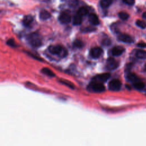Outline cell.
<instances>
[{"mask_svg":"<svg viewBox=\"0 0 146 146\" xmlns=\"http://www.w3.org/2000/svg\"><path fill=\"white\" fill-rule=\"evenodd\" d=\"M137 46L141 47V48H146V43L144 42H139L137 44Z\"/></svg>","mask_w":146,"mask_h":146,"instance_id":"cell-30","label":"cell"},{"mask_svg":"<svg viewBox=\"0 0 146 146\" xmlns=\"http://www.w3.org/2000/svg\"><path fill=\"white\" fill-rule=\"evenodd\" d=\"M136 56L139 59H145L146 58V51L139 50H137L136 52Z\"/></svg>","mask_w":146,"mask_h":146,"instance_id":"cell-18","label":"cell"},{"mask_svg":"<svg viewBox=\"0 0 146 146\" xmlns=\"http://www.w3.org/2000/svg\"><path fill=\"white\" fill-rule=\"evenodd\" d=\"M111 43V42L110 40V39H108V38H106V39H104V40H103L102 41V44L105 45V46H109L110 45Z\"/></svg>","mask_w":146,"mask_h":146,"instance_id":"cell-28","label":"cell"},{"mask_svg":"<svg viewBox=\"0 0 146 146\" xmlns=\"http://www.w3.org/2000/svg\"><path fill=\"white\" fill-rule=\"evenodd\" d=\"M133 87L137 90H141L144 87V84L142 82L138 80L133 83Z\"/></svg>","mask_w":146,"mask_h":146,"instance_id":"cell-20","label":"cell"},{"mask_svg":"<svg viewBox=\"0 0 146 146\" xmlns=\"http://www.w3.org/2000/svg\"><path fill=\"white\" fill-rule=\"evenodd\" d=\"M33 21H34V19L31 15H26L23 18V21H22L23 25L26 27H29L32 24Z\"/></svg>","mask_w":146,"mask_h":146,"instance_id":"cell-12","label":"cell"},{"mask_svg":"<svg viewBox=\"0 0 146 146\" xmlns=\"http://www.w3.org/2000/svg\"><path fill=\"white\" fill-rule=\"evenodd\" d=\"M73 45L76 48H80L83 47V43L79 39H75L73 42Z\"/></svg>","mask_w":146,"mask_h":146,"instance_id":"cell-21","label":"cell"},{"mask_svg":"<svg viewBox=\"0 0 146 146\" xmlns=\"http://www.w3.org/2000/svg\"><path fill=\"white\" fill-rule=\"evenodd\" d=\"M118 15L119 18L122 20H127L129 18V14L124 11H121L119 13Z\"/></svg>","mask_w":146,"mask_h":146,"instance_id":"cell-22","label":"cell"},{"mask_svg":"<svg viewBox=\"0 0 146 146\" xmlns=\"http://www.w3.org/2000/svg\"><path fill=\"white\" fill-rule=\"evenodd\" d=\"M136 25L141 29H145L146 27V23L140 19H138L136 21Z\"/></svg>","mask_w":146,"mask_h":146,"instance_id":"cell-23","label":"cell"},{"mask_svg":"<svg viewBox=\"0 0 146 146\" xmlns=\"http://www.w3.org/2000/svg\"><path fill=\"white\" fill-rule=\"evenodd\" d=\"M96 29L92 27H86L83 28V29H82V30L84 32H91V31H93L94 30H95Z\"/></svg>","mask_w":146,"mask_h":146,"instance_id":"cell-27","label":"cell"},{"mask_svg":"<svg viewBox=\"0 0 146 146\" xmlns=\"http://www.w3.org/2000/svg\"><path fill=\"white\" fill-rule=\"evenodd\" d=\"M110 78V74L109 73H103L96 75L93 79L95 82H98L100 83L106 82Z\"/></svg>","mask_w":146,"mask_h":146,"instance_id":"cell-8","label":"cell"},{"mask_svg":"<svg viewBox=\"0 0 146 146\" xmlns=\"http://www.w3.org/2000/svg\"><path fill=\"white\" fill-rule=\"evenodd\" d=\"M7 43L9 46H11V47H16L17 46V44L15 42V41L14 40V39H10L7 40Z\"/></svg>","mask_w":146,"mask_h":146,"instance_id":"cell-26","label":"cell"},{"mask_svg":"<svg viewBox=\"0 0 146 146\" xmlns=\"http://www.w3.org/2000/svg\"><path fill=\"white\" fill-rule=\"evenodd\" d=\"M144 71H146V64L145 65V67H144Z\"/></svg>","mask_w":146,"mask_h":146,"instance_id":"cell-32","label":"cell"},{"mask_svg":"<svg viewBox=\"0 0 146 146\" xmlns=\"http://www.w3.org/2000/svg\"><path fill=\"white\" fill-rule=\"evenodd\" d=\"M27 40L29 43L33 47L38 48L42 45V39L39 33H32L27 35Z\"/></svg>","mask_w":146,"mask_h":146,"instance_id":"cell-1","label":"cell"},{"mask_svg":"<svg viewBox=\"0 0 146 146\" xmlns=\"http://www.w3.org/2000/svg\"><path fill=\"white\" fill-rule=\"evenodd\" d=\"M102 53H103V50L102 48L99 47H93L90 50V56L94 59L99 58L102 54Z\"/></svg>","mask_w":146,"mask_h":146,"instance_id":"cell-7","label":"cell"},{"mask_svg":"<svg viewBox=\"0 0 146 146\" xmlns=\"http://www.w3.org/2000/svg\"><path fill=\"white\" fill-rule=\"evenodd\" d=\"M113 0H100V5L103 8L108 7L113 2Z\"/></svg>","mask_w":146,"mask_h":146,"instance_id":"cell-15","label":"cell"},{"mask_svg":"<svg viewBox=\"0 0 146 146\" xmlns=\"http://www.w3.org/2000/svg\"><path fill=\"white\" fill-rule=\"evenodd\" d=\"M106 68L108 70H114L119 66V63L112 58H109L107 60Z\"/></svg>","mask_w":146,"mask_h":146,"instance_id":"cell-5","label":"cell"},{"mask_svg":"<svg viewBox=\"0 0 146 146\" xmlns=\"http://www.w3.org/2000/svg\"><path fill=\"white\" fill-rule=\"evenodd\" d=\"M60 82H61L62 83H63V84L67 86V87L71 88H74V86L73 84L71 83V82L67 81V80H61Z\"/></svg>","mask_w":146,"mask_h":146,"instance_id":"cell-25","label":"cell"},{"mask_svg":"<svg viewBox=\"0 0 146 146\" xmlns=\"http://www.w3.org/2000/svg\"><path fill=\"white\" fill-rule=\"evenodd\" d=\"M41 71L42 72V73H43L44 74L46 75L47 76H48L50 77H53L55 76L54 73L49 68H43Z\"/></svg>","mask_w":146,"mask_h":146,"instance_id":"cell-19","label":"cell"},{"mask_svg":"<svg viewBox=\"0 0 146 146\" xmlns=\"http://www.w3.org/2000/svg\"><path fill=\"white\" fill-rule=\"evenodd\" d=\"M82 22V17L79 15L78 14H76L74 15L73 18V24L74 25H79L81 24Z\"/></svg>","mask_w":146,"mask_h":146,"instance_id":"cell-17","label":"cell"},{"mask_svg":"<svg viewBox=\"0 0 146 146\" xmlns=\"http://www.w3.org/2000/svg\"><path fill=\"white\" fill-rule=\"evenodd\" d=\"M58 20L60 23L63 24H66L70 22L71 20V18L70 15L68 13L64 11V12H62L60 14L58 17Z\"/></svg>","mask_w":146,"mask_h":146,"instance_id":"cell-6","label":"cell"},{"mask_svg":"<svg viewBox=\"0 0 146 146\" xmlns=\"http://www.w3.org/2000/svg\"><path fill=\"white\" fill-rule=\"evenodd\" d=\"M142 17H143V18L144 19H146V11H145V12H144V13L143 14Z\"/></svg>","mask_w":146,"mask_h":146,"instance_id":"cell-31","label":"cell"},{"mask_svg":"<svg viewBox=\"0 0 146 146\" xmlns=\"http://www.w3.org/2000/svg\"><path fill=\"white\" fill-rule=\"evenodd\" d=\"M126 78L128 81L132 82V83H134V82H136L139 80L137 76L135 74L131 73V72H129L127 75Z\"/></svg>","mask_w":146,"mask_h":146,"instance_id":"cell-14","label":"cell"},{"mask_svg":"<svg viewBox=\"0 0 146 146\" xmlns=\"http://www.w3.org/2000/svg\"><path fill=\"white\" fill-rule=\"evenodd\" d=\"M88 21L93 25H98L100 23L98 15L94 13H91L88 15Z\"/></svg>","mask_w":146,"mask_h":146,"instance_id":"cell-11","label":"cell"},{"mask_svg":"<svg viewBox=\"0 0 146 146\" xmlns=\"http://www.w3.org/2000/svg\"><path fill=\"white\" fill-rule=\"evenodd\" d=\"M51 17V14L46 10H42L40 11L39 18L41 20L45 21L49 19Z\"/></svg>","mask_w":146,"mask_h":146,"instance_id":"cell-13","label":"cell"},{"mask_svg":"<svg viewBox=\"0 0 146 146\" xmlns=\"http://www.w3.org/2000/svg\"><path fill=\"white\" fill-rule=\"evenodd\" d=\"M123 1L128 5H133L135 3V0H123Z\"/></svg>","mask_w":146,"mask_h":146,"instance_id":"cell-29","label":"cell"},{"mask_svg":"<svg viewBox=\"0 0 146 146\" xmlns=\"http://www.w3.org/2000/svg\"><path fill=\"white\" fill-rule=\"evenodd\" d=\"M121 83L120 81L118 79H113L110 82L108 83V87L110 90L112 91H119L121 88Z\"/></svg>","mask_w":146,"mask_h":146,"instance_id":"cell-4","label":"cell"},{"mask_svg":"<svg viewBox=\"0 0 146 146\" xmlns=\"http://www.w3.org/2000/svg\"><path fill=\"white\" fill-rule=\"evenodd\" d=\"M78 4V0H69L68 1V5L71 7H76Z\"/></svg>","mask_w":146,"mask_h":146,"instance_id":"cell-24","label":"cell"},{"mask_svg":"<svg viewBox=\"0 0 146 146\" xmlns=\"http://www.w3.org/2000/svg\"><path fill=\"white\" fill-rule=\"evenodd\" d=\"M90 90L96 92H102L105 90V87L102 83L93 81L90 84Z\"/></svg>","mask_w":146,"mask_h":146,"instance_id":"cell-3","label":"cell"},{"mask_svg":"<svg viewBox=\"0 0 146 146\" xmlns=\"http://www.w3.org/2000/svg\"><path fill=\"white\" fill-rule=\"evenodd\" d=\"M117 38L119 40L126 43H131L133 42V38L130 35L126 34H119L117 36Z\"/></svg>","mask_w":146,"mask_h":146,"instance_id":"cell-9","label":"cell"},{"mask_svg":"<svg viewBox=\"0 0 146 146\" xmlns=\"http://www.w3.org/2000/svg\"><path fill=\"white\" fill-rule=\"evenodd\" d=\"M48 50L50 54L58 55L62 58L65 57L67 54V50L59 44L50 46L48 48Z\"/></svg>","mask_w":146,"mask_h":146,"instance_id":"cell-2","label":"cell"},{"mask_svg":"<svg viewBox=\"0 0 146 146\" xmlns=\"http://www.w3.org/2000/svg\"><path fill=\"white\" fill-rule=\"evenodd\" d=\"M88 13V10L84 6H82L81 7H80V9L78 10L77 11V14H78L79 15H80V17H83L86 15Z\"/></svg>","mask_w":146,"mask_h":146,"instance_id":"cell-16","label":"cell"},{"mask_svg":"<svg viewBox=\"0 0 146 146\" xmlns=\"http://www.w3.org/2000/svg\"><path fill=\"white\" fill-rule=\"evenodd\" d=\"M124 51H125V49L124 47L120 46H117L113 47V48L112 49L111 52L112 55L117 56L121 55L124 52Z\"/></svg>","mask_w":146,"mask_h":146,"instance_id":"cell-10","label":"cell"}]
</instances>
